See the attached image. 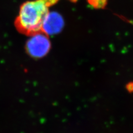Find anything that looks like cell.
Here are the masks:
<instances>
[{"label":"cell","mask_w":133,"mask_h":133,"mask_svg":"<svg viewBox=\"0 0 133 133\" xmlns=\"http://www.w3.org/2000/svg\"><path fill=\"white\" fill-rule=\"evenodd\" d=\"M59 0H32L23 3L15 21L17 30L30 36L41 31V26L49 8Z\"/></svg>","instance_id":"obj_1"},{"label":"cell","mask_w":133,"mask_h":133,"mask_svg":"<svg viewBox=\"0 0 133 133\" xmlns=\"http://www.w3.org/2000/svg\"><path fill=\"white\" fill-rule=\"evenodd\" d=\"M51 46L48 36L40 31L30 35V38L27 42L26 50L32 57L40 58L47 55Z\"/></svg>","instance_id":"obj_2"},{"label":"cell","mask_w":133,"mask_h":133,"mask_svg":"<svg viewBox=\"0 0 133 133\" xmlns=\"http://www.w3.org/2000/svg\"><path fill=\"white\" fill-rule=\"evenodd\" d=\"M63 26L62 16L57 12H49L43 21L41 31L48 36L56 35L61 31Z\"/></svg>","instance_id":"obj_3"},{"label":"cell","mask_w":133,"mask_h":133,"mask_svg":"<svg viewBox=\"0 0 133 133\" xmlns=\"http://www.w3.org/2000/svg\"><path fill=\"white\" fill-rule=\"evenodd\" d=\"M107 0H88L91 6L97 8H103L107 5Z\"/></svg>","instance_id":"obj_4"}]
</instances>
